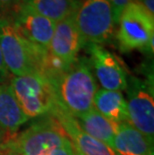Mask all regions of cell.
<instances>
[{
  "label": "cell",
  "mask_w": 154,
  "mask_h": 155,
  "mask_svg": "<svg viewBox=\"0 0 154 155\" xmlns=\"http://www.w3.org/2000/svg\"><path fill=\"white\" fill-rule=\"evenodd\" d=\"M49 81L57 106L74 118L94 107L93 100L98 89L89 58H77L69 68Z\"/></svg>",
  "instance_id": "6da1fadb"
},
{
  "label": "cell",
  "mask_w": 154,
  "mask_h": 155,
  "mask_svg": "<svg viewBox=\"0 0 154 155\" xmlns=\"http://www.w3.org/2000/svg\"><path fill=\"white\" fill-rule=\"evenodd\" d=\"M0 47L5 66L14 76L43 73L48 51L26 40L6 15L0 16Z\"/></svg>",
  "instance_id": "7a4b0ae2"
},
{
  "label": "cell",
  "mask_w": 154,
  "mask_h": 155,
  "mask_svg": "<svg viewBox=\"0 0 154 155\" xmlns=\"http://www.w3.org/2000/svg\"><path fill=\"white\" fill-rule=\"evenodd\" d=\"M9 85L28 119L52 113L57 106L51 82L43 74L13 76Z\"/></svg>",
  "instance_id": "3957f363"
},
{
  "label": "cell",
  "mask_w": 154,
  "mask_h": 155,
  "mask_svg": "<svg viewBox=\"0 0 154 155\" xmlns=\"http://www.w3.org/2000/svg\"><path fill=\"white\" fill-rule=\"evenodd\" d=\"M117 24V41L122 52L135 49L153 53L154 17L135 1H131L121 13Z\"/></svg>",
  "instance_id": "277c9868"
},
{
  "label": "cell",
  "mask_w": 154,
  "mask_h": 155,
  "mask_svg": "<svg viewBox=\"0 0 154 155\" xmlns=\"http://www.w3.org/2000/svg\"><path fill=\"white\" fill-rule=\"evenodd\" d=\"M75 22L83 47L89 43H107L113 38L115 23L109 0H81Z\"/></svg>",
  "instance_id": "5b68a950"
},
{
  "label": "cell",
  "mask_w": 154,
  "mask_h": 155,
  "mask_svg": "<svg viewBox=\"0 0 154 155\" xmlns=\"http://www.w3.org/2000/svg\"><path fill=\"white\" fill-rule=\"evenodd\" d=\"M69 141L59 122L55 118L47 117L15 135L9 144V152L17 155H40Z\"/></svg>",
  "instance_id": "8992f818"
},
{
  "label": "cell",
  "mask_w": 154,
  "mask_h": 155,
  "mask_svg": "<svg viewBox=\"0 0 154 155\" xmlns=\"http://www.w3.org/2000/svg\"><path fill=\"white\" fill-rule=\"evenodd\" d=\"M127 91L128 123L154 141V88L153 76H128Z\"/></svg>",
  "instance_id": "52a82bcc"
},
{
  "label": "cell",
  "mask_w": 154,
  "mask_h": 155,
  "mask_svg": "<svg viewBox=\"0 0 154 155\" xmlns=\"http://www.w3.org/2000/svg\"><path fill=\"white\" fill-rule=\"evenodd\" d=\"M84 47L87 48L90 55L91 67H93L94 73L103 89L115 91L125 90L129 75L123 62L102 45L89 43Z\"/></svg>",
  "instance_id": "ba28073f"
},
{
  "label": "cell",
  "mask_w": 154,
  "mask_h": 155,
  "mask_svg": "<svg viewBox=\"0 0 154 155\" xmlns=\"http://www.w3.org/2000/svg\"><path fill=\"white\" fill-rule=\"evenodd\" d=\"M10 19L26 40L36 47L48 51L56 22L38 14L22 3L13 9Z\"/></svg>",
  "instance_id": "9c48e42d"
},
{
  "label": "cell",
  "mask_w": 154,
  "mask_h": 155,
  "mask_svg": "<svg viewBox=\"0 0 154 155\" xmlns=\"http://www.w3.org/2000/svg\"><path fill=\"white\" fill-rule=\"evenodd\" d=\"M70 139L73 147L82 155H117L112 148L81 129L76 118L56 106L52 112Z\"/></svg>",
  "instance_id": "30bf717a"
},
{
  "label": "cell",
  "mask_w": 154,
  "mask_h": 155,
  "mask_svg": "<svg viewBox=\"0 0 154 155\" xmlns=\"http://www.w3.org/2000/svg\"><path fill=\"white\" fill-rule=\"evenodd\" d=\"M153 140L128 122L120 123L111 148L117 155H154Z\"/></svg>",
  "instance_id": "8fae6325"
},
{
  "label": "cell",
  "mask_w": 154,
  "mask_h": 155,
  "mask_svg": "<svg viewBox=\"0 0 154 155\" xmlns=\"http://www.w3.org/2000/svg\"><path fill=\"white\" fill-rule=\"evenodd\" d=\"M28 120L19 106L10 85L0 84V129L16 135L19 128Z\"/></svg>",
  "instance_id": "7c38bea8"
},
{
  "label": "cell",
  "mask_w": 154,
  "mask_h": 155,
  "mask_svg": "<svg viewBox=\"0 0 154 155\" xmlns=\"http://www.w3.org/2000/svg\"><path fill=\"white\" fill-rule=\"evenodd\" d=\"M93 106L101 115L114 123L128 122L126 100L121 91L98 89L94 96Z\"/></svg>",
  "instance_id": "4fadbf2b"
},
{
  "label": "cell",
  "mask_w": 154,
  "mask_h": 155,
  "mask_svg": "<svg viewBox=\"0 0 154 155\" xmlns=\"http://www.w3.org/2000/svg\"><path fill=\"white\" fill-rule=\"evenodd\" d=\"M76 120L84 132L111 147L119 124L105 118L94 107L87 113L76 118Z\"/></svg>",
  "instance_id": "5bb4252c"
},
{
  "label": "cell",
  "mask_w": 154,
  "mask_h": 155,
  "mask_svg": "<svg viewBox=\"0 0 154 155\" xmlns=\"http://www.w3.org/2000/svg\"><path fill=\"white\" fill-rule=\"evenodd\" d=\"M80 2L81 0H20L19 3L57 23L75 14Z\"/></svg>",
  "instance_id": "9a60e30c"
},
{
  "label": "cell",
  "mask_w": 154,
  "mask_h": 155,
  "mask_svg": "<svg viewBox=\"0 0 154 155\" xmlns=\"http://www.w3.org/2000/svg\"><path fill=\"white\" fill-rule=\"evenodd\" d=\"M74 154V147L72 145L71 141L65 143L60 146L54 147L50 150H47L40 155H73Z\"/></svg>",
  "instance_id": "2e32d148"
},
{
  "label": "cell",
  "mask_w": 154,
  "mask_h": 155,
  "mask_svg": "<svg viewBox=\"0 0 154 155\" xmlns=\"http://www.w3.org/2000/svg\"><path fill=\"white\" fill-rule=\"evenodd\" d=\"M131 1H132V0H109L111 7H112L113 19H114L115 25L118 23L119 17H120L122 11L124 10V8H125L127 4Z\"/></svg>",
  "instance_id": "e0dca14e"
},
{
  "label": "cell",
  "mask_w": 154,
  "mask_h": 155,
  "mask_svg": "<svg viewBox=\"0 0 154 155\" xmlns=\"http://www.w3.org/2000/svg\"><path fill=\"white\" fill-rule=\"evenodd\" d=\"M15 135L9 134L0 129V155H5L9 152V144Z\"/></svg>",
  "instance_id": "ac0fdd59"
},
{
  "label": "cell",
  "mask_w": 154,
  "mask_h": 155,
  "mask_svg": "<svg viewBox=\"0 0 154 155\" xmlns=\"http://www.w3.org/2000/svg\"><path fill=\"white\" fill-rule=\"evenodd\" d=\"M19 2L20 0H0V16L5 15L9 11H13Z\"/></svg>",
  "instance_id": "d6986e66"
},
{
  "label": "cell",
  "mask_w": 154,
  "mask_h": 155,
  "mask_svg": "<svg viewBox=\"0 0 154 155\" xmlns=\"http://www.w3.org/2000/svg\"><path fill=\"white\" fill-rule=\"evenodd\" d=\"M135 2L154 17V0H135Z\"/></svg>",
  "instance_id": "ffe728a7"
},
{
  "label": "cell",
  "mask_w": 154,
  "mask_h": 155,
  "mask_svg": "<svg viewBox=\"0 0 154 155\" xmlns=\"http://www.w3.org/2000/svg\"><path fill=\"white\" fill-rule=\"evenodd\" d=\"M8 74H9V72L5 66L4 61H3L1 47H0V84L6 83V79L8 78Z\"/></svg>",
  "instance_id": "44dd1931"
},
{
  "label": "cell",
  "mask_w": 154,
  "mask_h": 155,
  "mask_svg": "<svg viewBox=\"0 0 154 155\" xmlns=\"http://www.w3.org/2000/svg\"><path fill=\"white\" fill-rule=\"evenodd\" d=\"M73 155H82V154H81L80 152H78V151L74 148V154Z\"/></svg>",
  "instance_id": "7402d4cb"
},
{
  "label": "cell",
  "mask_w": 154,
  "mask_h": 155,
  "mask_svg": "<svg viewBox=\"0 0 154 155\" xmlns=\"http://www.w3.org/2000/svg\"><path fill=\"white\" fill-rule=\"evenodd\" d=\"M5 155H17V154H15V153H13V152H8L7 154H5Z\"/></svg>",
  "instance_id": "603a6c76"
}]
</instances>
